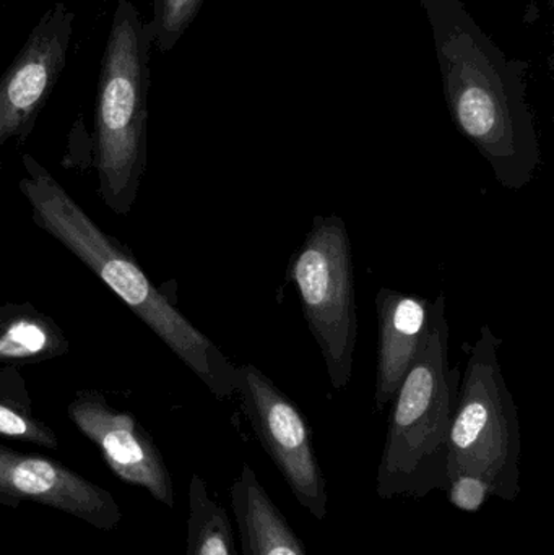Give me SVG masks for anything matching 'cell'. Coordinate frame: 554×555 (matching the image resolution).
Masks as SVG:
<instances>
[{
    "label": "cell",
    "mask_w": 554,
    "mask_h": 555,
    "mask_svg": "<svg viewBox=\"0 0 554 555\" xmlns=\"http://www.w3.org/2000/svg\"><path fill=\"white\" fill-rule=\"evenodd\" d=\"M425 10L455 127L487 159L503 188L520 191L542 163L527 101L530 64L507 59L462 0H418Z\"/></svg>",
    "instance_id": "cell-1"
},
{
    "label": "cell",
    "mask_w": 554,
    "mask_h": 555,
    "mask_svg": "<svg viewBox=\"0 0 554 555\" xmlns=\"http://www.w3.org/2000/svg\"><path fill=\"white\" fill-rule=\"evenodd\" d=\"M23 168L18 189L35 223L101 278L211 393H236V365L150 283L129 250L104 233L33 156H23Z\"/></svg>",
    "instance_id": "cell-2"
},
{
    "label": "cell",
    "mask_w": 554,
    "mask_h": 555,
    "mask_svg": "<svg viewBox=\"0 0 554 555\" xmlns=\"http://www.w3.org/2000/svg\"><path fill=\"white\" fill-rule=\"evenodd\" d=\"M446 297L431 302L429 335L410 365L389 417L377 469L381 499L425 498L448 491V439L455 406V375L449 365Z\"/></svg>",
    "instance_id": "cell-3"
},
{
    "label": "cell",
    "mask_w": 554,
    "mask_h": 555,
    "mask_svg": "<svg viewBox=\"0 0 554 555\" xmlns=\"http://www.w3.org/2000/svg\"><path fill=\"white\" fill-rule=\"evenodd\" d=\"M150 26L129 0H119L101 62L94 113L100 194L116 215L136 204L146 166Z\"/></svg>",
    "instance_id": "cell-4"
},
{
    "label": "cell",
    "mask_w": 554,
    "mask_h": 555,
    "mask_svg": "<svg viewBox=\"0 0 554 555\" xmlns=\"http://www.w3.org/2000/svg\"><path fill=\"white\" fill-rule=\"evenodd\" d=\"M501 339L481 326L455 398L448 439V479L472 475L490 494L514 502L520 492V427L516 401L504 380Z\"/></svg>",
    "instance_id": "cell-5"
},
{
    "label": "cell",
    "mask_w": 554,
    "mask_h": 555,
    "mask_svg": "<svg viewBox=\"0 0 554 555\" xmlns=\"http://www.w3.org/2000/svg\"><path fill=\"white\" fill-rule=\"evenodd\" d=\"M288 280L298 287L302 313L314 335L337 390L347 387L353 372L358 338L351 243L337 215L318 217L295 256Z\"/></svg>",
    "instance_id": "cell-6"
},
{
    "label": "cell",
    "mask_w": 554,
    "mask_h": 555,
    "mask_svg": "<svg viewBox=\"0 0 554 555\" xmlns=\"http://www.w3.org/2000/svg\"><path fill=\"white\" fill-rule=\"evenodd\" d=\"M236 393L257 439L296 501L315 520H324L327 488L312 449L311 429L301 411L256 365L237 367Z\"/></svg>",
    "instance_id": "cell-7"
},
{
    "label": "cell",
    "mask_w": 554,
    "mask_h": 555,
    "mask_svg": "<svg viewBox=\"0 0 554 555\" xmlns=\"http://www.w3.org/2000/svg\"><path fill=\"white\" fill-rule=\"evenodd\" d=\"M23 502L64 512L100 531L116 530L124 517L109 491L68 466L0 446V505L18 508Z\"/></svg>",
    "instance_id": "cell-8"
},
{
    "label": "cell",
    "mask_w": 554,
    "mask_h": 555,
    "mask_svg": "<svg viewBox=\"0 0 554 555\" xmlns=\"http://www.w3.org/2000/svg\"><path fill=\"white\" fill-rule=\"evenodd\" d=\"M67 414L75 427L98 447L116 478L145 489L159 504L175 507L171 473L158 447L132 414L114 410L96 391L77 393Z\"/></svg>",
    "instance_id": "cell-9"
},
{
    "label": "cell",
    "mask_w": 554,
    "mask_h": 555,
    "mask_svg": "<svg viewBox=\"0 0 554 555\" xmlns=\"http://www.w3.org/2000/svg\"><path fill=\"white\" fill-rule=\"evenodd\" d=\"M72 15L54 7L29 35L0 78V150L13 137H26L67 62Z\"/></svg>",
    "instance_id": "cell-10"
},
{
    "label": "cell",
    "mask_w": 554,
    "mask_h": 555,
    "mask_svg": "<svg viewBox=\"0 0 554 555\" xmlns=\"http://www.w3.org/2000/svg\"><path fill=\"white\" fill-rule=\"evenodd\" d=\"M376 408L383 411L396 397L403 377L425 346L431 325V300L381 287L376 296Z\"/></svg>",
    "instance_id": "cell-11"
},
{
    "label": "cell",
    "mask_w": 554,
    "mask_h": 555,
    "mask_svg": "<svg viewBox=\"0 0 554 555\" xmlns=\"http://www.w3.org/2000/svg\"><path fill=\"white\" fill-rule=\"evenodd\" d=\"M230 499L243 555H308L249 465L231 486Z\"/></svg>",
    "instance_id": "cell-12"
},
{
    "label": "cell",
    "mask_w": 554,
    "mask_h": 555,
    "mask_svg": "<svg viewBox=\"0 0 554 555\" xmlns=\"http://www.w3.org/2000/svg\"><path fill=\"white\" fill-rule=\"evenodd\" d=\"M68 351L62 330L31 304L0 306V362H41Z\"/></svg>",
    "instance_id": "cell-13"
},
{
    "label": "cell",
    "mask_w": 554,
    "mask_h": 555,
    "mask_svg": "<svg viewBox=\"0 0 554 555\" xmlns=\"http://www.w3.org/2000/svg\"><path fill=\"white\" fill-rule=\"evenodd\" d=\"M184 555H237L228 512L211 499L207 482L194 473L189 485L188 541Z\"/></svg>",
    "instance_id": "cell-14"
},
{
    "label": "cell",
    "mask_w": 554,
    "mask_h": 555,
    "mask_svg": "<svg viewBox=\"0 0 554 555\" xmlns=\"http://www.w3.org/2000/svg\"><path fill=\"white\" fill-rule=\"evenodd\" d=\"M0 436L49 450L59 449L57 436L44 421L36 417L28 387L13 367L0 369Z\"/></svg>",
    "instance_id": "cell-15"
},
{
    "label": "cell",
    "mask_w": 554,
    "mask_h": 555,
    "mask_svg": "<svg viewBox=\"0 0 554 555\" xmlns=\"http://www.w3.org/2000/svg\"><path fill=\"white\" fill-rule=\"evenodd\" d=\"M205 0H155L150 35L155 39L159 51L175 48L182 35L188 31Z\"/></svg>",
    "instance_id": "cell-16"
},
{
    "label": "cell",
    "mask_w": 554,
    "mask_h": 555,
    "mask_svg": "<svg viewBox=\"0 0 554 555\" xmlns=\"http://www.w3.org/2000/svg\"><path fill=\"white\" fill-rule=\"evenodd\" d=\"M446 492H448L449 502L464 512L480 511L491 495L487 482L472 475H461L451 479Z\"/></svg>",
    "instance_id": "cell-17"
},
{
    "label": "cell",
    "mask_w": 554,
    "mask_h": 555,
    "mask_svg": "<svg viewBox=\"0 0 554 555\" xmlns=\"http://www.w3.org/2000/svg\"><path fill=\"white\" fill-rule=\"evenodd\" d=\"M549 2H553V0H549Z\"/></svg>",
    "instance_id": "cell-18"
}]
</instances>
